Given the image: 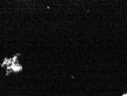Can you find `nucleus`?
Listing matches in <instances>:
<instances>
[{"label":"nucleus","mask_w":127,"mask_h":96,"mask_svg":"<svg viewBox=\"0 0 127 96\" xmlns=\"http://www.w3.org/2000/svg\"><path fill=\"white\" fill-rule=\"evenodd\" d=\"M123 96H127V93L126 94V95H123Z\"/></svg>","instance_id":"f257e3e1"}]
</instances>
